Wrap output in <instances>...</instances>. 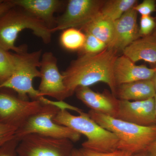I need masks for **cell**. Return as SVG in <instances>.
Listing matches in <instances>:
<instances>
[{
    "instance_id": "cell-15",
    "label": "cell",
    "mask_w": 156,
    "mask_h": 156,
    "mask_svg": "<svg viewBox=\"0 0 156 156\" xmlns=\"http://www.w3.org/2000/svg\"><path fill=\"white\" fill-rule=\"evenodd\" d=\"M12 2L15 6L28 11L51 30L56 24L54 14L61 9L63 3L59 0H12Z\"/></svg>"
},
{
    "instance_id": "cell-18",
    "label": "cell",
    "mask_w": 156,
    "mask_h": 156,
    "mask_svg": "<svg viewBox=\"0 0 156 156\" xmlns=\"http://www.w3.org/2000/svg\"><path fill=\"white\" fill-rule=\"evenodd\" d=\"M85 33L91 34L104 42L108 47L111 44L115 34V21L104 16L101 11L82 27Z\"/></svg>"
},
{
    "instance_id": "cell-19",
    "label": "cell",
    "mask_w": 156,
    "mask_h": 156,
    "mask_svg": "<svg viewBox=\"0 0 156 156\" xmlns=\"http://www.w3.org/2000/svg\"><path fill=\"white\" fill-rule=\"evenodd\" d=\"M136 0H110L104 2L101 13L115 21L136 5Z\"/></svg>"
},
{
    "instance_id": "cell-23",
    "label": "cell",
    "mask_w": 156,
    "mask_h": 156,
    "mask_svg": "<svg viewBox=\"0 0 156 156\" xmlns=\"http://www.w3.org/2000/svg\"><path fill=\"white\" fill-rule=\"evenodd\" d=\"M155 20L151 15L141 16L140 23L139 37H146L150 35L155 28Z\"/></svg>"
},
{
    "instance_id": "cell-31",
    "label": "cell",
    "mask_w": 156,
    "mask_h": 156,
    "mask_svg": "<svg viewBox=\"0 0 156 156\" xmlns=\"http://www.w3.org/2000/svg\"><path fill=\"white\" fill-rule=\"evenodd\" d=\"M72 156H82L81 155L79 149H74L73 151L72 154Z\"/></svg>"
},
{
    "instance_id": "cell-32",
    "label": "cell",
    "mask_w": 156,
    "mask_h": 156,
    "mask_svg": "<svg viewBox=\"0 0 156 156\" xmlns=\"http://www.w3.org/2000/svg\"><path fill=\"white\" fill-rule=\"evenodd\" d=\"M151 80L152 81L153 83L154 84V88L156 94V71L153 77L152 78Z\"/></svg>"
},
{
    "instance_id": "cell-28",
    "label": "cell",
    "mask_w": 156,
    "mask_h": 156,
    "mask_svg": "<svg viewBox=\"0 0 156 156\" xmlns=\"http://www.w3.org/2000/svg\"><path fill=\"white\" fill-rule=\"evenodd\" d=\"M12 0H5L0 4V16L9 9L14 7Z\"/></svg>"
},
{
    "instance_id": "cell-25",
    "label": "cell",
    "mask_w": 156,
    "mask_h": 156,
    "mask_svg": "<svg viewBox=\"0 0 156 156\" xmlns=\"http://www.w3.org/2000/svg\"><path fill=\"white\" fill-rule=\"evenodd\" d=\"M79 150L82 156H131L132 155L128 152L118 149L109 152H98L83 147Z\"/></svg>"
},
{
    "instance_id": "cell-13",
    "label": "cell",
    "mask_w": 156,
    "mask_h": 156,
    "mask_svg": "<svg viewBox=\"0 0 156 156\" xmlns=\"http://www.w3.org/2000/svg\"><path fill=\"white\" fill-rule=\"evenodd\" d=\"M137 13L132 8L115 21V34L109 49L123 51L128 45L138 39L139 29L137 23Z\"/></svg>"
},
{
    "instance_id": "cell-29",
    "label": "cell",
    "mask_w": 156,
    "mask_h": 156,
    "mask_svg": "<svg viewBox=\"0 0 156 156\" xmlns=\"http://www.w3.org/2000/svg\"><path fill=\"white\" fill-rule=\"evenodd\" d=\"M147 151L150 156H156V140L151 144Z\"/></svg>"
},
{
    "instance_id": "cell-16",
    "label": "cell",
    "mask_w": 156,
    "mask_h": 156,
    "mask_svg": "<svg viewBox=\"0 0 156 156\" xmlns=\"http://www.w3.org/2000/svg\"><path fill=\"white\" fill-rule=\"evenodd\" d=\"M123 55L133 62L143 60L156 64V35H150L138 38L123 50Z\"/></svg>"
},
{
    "instance_id": "cell-5",
    "label": "cell",
    "mask_w": 156,
    "mask_h": 156,
    "mask_svg": "<svg viewBox=\"0 0 156 156\" xmlns=\"http://www.w3.org/2000/svg\"><path fill=\"white\" fill-rule=\"evenodd\" d=\"M41 50L28 53L26 50L14 53L15 65L14 72L10 78L0 84V89H9L14 90L22 99L39 101L42 103L44 97L41 96L38 90L35 89L33 81L35 78H41L38 68L41 66Z\"/></svg>"
},
{
    "instance_id": "cell-20",
    "label": "cell",
    "mask_w": 156,
    "mask_h": 156,
    "mask_svg": "<svg viewBox=\"0 0 156 156\" xmlns=\"http://www.w3.org/2000/svg\"><path fill=\"white\" fill-rule=\"evenodd\" d=\"M85 40V34L76 28L65 30L60 37L62 46L66 50L71 51L82 50Z\"/></svg>"
},
{
    "instance_id": "cell-3",
    "label": "cell",
    "mask_w": 156,
    "mask_h": 156,
    "mask_svg": "<svg viewBox=\"0 0 156 156\" xmlns=\"http://www.w3.org/2000/svg\"><path fill=\"white\" fill-rule=\"evenodd\" d=\"M88 114L99 126L116 135L119 140L118 150L134 154L147 150L156 140V125L138 126L91 110Z\"/></svg>"
},
{
    "instance_id": "cell-4",
    "label": "cell",
    "mask_w": 156,
    "mask_h": 156,
    "mask_svg": "<svg viewBox=\"0 0 156 156\" xmlns=\"http://www.w3.org/2000/svg\"><path fill=\"white\" fill-rule=\"evenodd\" d=\"M53 121L86 136L87 140L82 144V147L98 152L118 149L119 140L116 135L99 126L88 113L82 112L74 115L67 110H60Z\"/></svg>"
},
{
    "instance_id": "cell-6",
    "label": "cell",
    "mask_w": 156,
    "mask_h": 156,
    "mask_svg": "<svg viewBox=\"0 0 156 156\" xmlns=\"http://www.w3.org/2000/svg\"><path fill=\"white\" fill-rule=\"evenodd\" d=\"M60 110L53 105H44L40 111L30 117L17 130L15 136L20 140L28 134H37L53 138L68 139L73 142L79 141L80 134L53 121Z\"/></svg>"
},
{
    "instance_id": "cell-7",
    "label": "cell",
    "mask_w": 156,
    "mask_h": 156,
    "mask_svg": "<svg viewBox=\"0 0 156 156\" xmlns=\"http://www.w3.org/2000/svg\"><path fill=\"white\" fill-rule=\"evenodd\" d=\"M72 141L32 134L20 140L17 156H72Z\"/></svg>"
},
{
    "instance_id": "cell-17",
    "label": "cell",
    "mask_w": 156,
    "mask_h": 156,
    "mask_svg": "<svg viewBox=\"0 0 156 156\" xmlns=\"http://www.w3.org/2000/svg\"><path fill=\"white\" fill-rule=\"evenodd\" d=\"M156 94L150 80L120 85L117 87L115 97L119 100L140 101L153 98Z\"/></svg>"
},
{
    "instance_id": "cell-22",
    "label": "cell",
    "mask_w": 156,
    "mask_h": 156,
    "mask_svg": "<svg viewBox=\"0 0 156 156\" xmlns=\"http://www.w3.org/2000/svg\"><path fill=\"white\" fill-rule=\"evenodd\" d=\"M86 40L82 50L84 54H94L102 52L108 48L107 45L91 34L85 33Z\"/></svg>"
},
{
    "instance_id": "cell-10",
    "label": "cell",
    "mask_w": 156,
    "mask_h": 156,
    "mask_svg": "<svg viewBox=\"0 0 156 156\" xmlns=\"http://www.w3.org/2000/svg\"><path fill=\"white\" fill-rule=\"evenodd\" d=\"M41 81L38 90L40 95L63 101L69 97L64 83V77L58 70L57 60L52 52L42 54L40 67Z\"/></svg>"
},
{
    "instance_id": "cell-11",
    "label": "cell",
    "mask_w": 156,
    "mask_h": 156,
    "mask_svg": "<svg viewBox=\"0 0 156 156\" xmlns=\"http://www.w3.org/2000/svg\"><path fill=\"white\" fill-rule=\"evenodd\" d=\"M138 126L156 125L154 98L140 101H129L119 99L116 118Z\"/></svg>"
},
{
    "instance_id": "cell-34",
    "label": "cell",
    "mask_w": 156,
    "mask_h": 156,
    "mask_svg": "<svg viewBox=\"0 0 156 156\" xmlns=\"http://www.w3.org/2000/svg\"><path fill=\"white\" fill-rule=\"evenodd\" d=\"M4 0H0V4H2V3L4 2Z\"/></svg>"
},
{
    "instance_id": "cell-33",
    "label": "cell",
    "mask_w": 156,
    "mask_h": 156,
    "mask_svg": "<svg viewBox=\"0 0 156 156\" xmlns=\"http://www.w3.org/2000/svg\"><path fill=\"white\" fill-rule=\"evenodd\" d=\"M154 102H155V114L156 116V94L155 96L154 97Z\"/></svg>"
},
{
    "instance_id": "cell-8",
    "label": "cell",
    "mask_w": 156,
    "mask_h": 156,
    "mask_svg": "<svg viewBox=\"0 0 156 156\" xmlns=\"http://www.w3.org/2000/svg\"><path fill=\"white\" fill-rule=\"evenodd\" d=\"M44 105L39 101L25 100L9 92L0 91V122L18 130Z\"/></svg>"
},
{
    "instance_id": "cell-24",
    "label": "cell",
    "mask_w": 156,
    "mask_h": 156,
    "mask_svg": "<svg viewBox=\"0 0 156 156\" xmlns=\"http://www.w3.org/2000/svg\"><path fill=\"white\" fill-rule=\"evenodd\" d=\"M17 129L0 122V148L15 137Z\"/></svg>"
},
{
    "instance_id": "cell-12",
    "label": "cell",
    "mask_w": 156,
    "mask_h": 156,
    "mask_svg": "<svg viewBox=\"0 0 156 156\" xmlns=\"http://www.w3.org/2000/svg\"><path fill=\"white\" fill-rule=\"evenodd\" d=\"M156 71V67L149 68L145 65H136L124 55L117 56L113 68L117 87L122 84L151 80Z\"/></svg>"
},
{
    "instance_id": "cell-2",
    "label": "cell",
    "mask_w": 156,
    "mask_h": 156,
    "mask_svg": "<svg viewBox=\"0 0 156 156\" xmlns=\"http://www.w3.org/2000/svg\"><path fill=\"white\" fill-rule=\"evenodd\" d=\"M25 29L32 31L45 44L51 41L53 33L44 23L24 9L14 6L0 16V48L15 53L26 50L24 46L15 45L20 33Z\"/></svg>"
},
{
    "instance_id": "cell-26",
    "label": "cell",
    "mask_w": 156,
    "mask_h": 156,
    "mask_svg": "<svg viewBox=\"0 0 156 156\" xmlns=\"http://www.w3.org/2000/svg\"><path fill=\"white\" fill-rule=\"evenodd\" d=\"M134 9L141 16H148L156 11V3L154 0H144L139 5H136Z\"/></svg>"
},
{
    "instance_id": "cell-14",
    "label": "cell",
    "mask_w": 156,
    "mask_h": 156,
    "mask_svg": "<svg viewBox=\"0 0 156 156\" xmlns=\"http://www.w3.org/2000/svg\"><path fill=\"white\" fill-rule=\"evenodd\" d=\"M79 100L91 110L113 118H116L119 106V99L114 96L95 92L89 87H80L76 89Z\"/></svg>"
},
{
    "instance_id": "cell-9",
    "label": "cell",
    "mask_w": 156,
    "mask_h": 156,
    "mask_svg": "<svg viewBox=\"0 0 156 156\" xmlns=\"http://www.w3.org/2000/svg\"><path fill=\"white\" fill-rule=\"evenodd\" d=\"M104 3L98 0H70L64 13L56 19L52 33L70 28H82L100 12Z\"/></svg>"
},
{
    "instance_id": "cell-21",
    "label": "cell",
    "mask_w": 156,
    "mask_h": 156,
    "mask_svg": "<svg viewBox=\"0 0 156 156\" xmlns=\"http://www.w3.org/2000/svg\"><path fill=\"white\" fill-rule=\"evenodd\" d=\"M15 65L14 53L0 48V84L11 76L14 72Z\"/></svg>"
},
{
    "instance_id": "cell-30",
    "label": "cell",
    "mask_w": 156,
    "mask_h": 156,
    "mask_svg": "<svg viewBox=\"0 0 156 156\" xmlns=\"http://www.w3.org/2000/svg\"><path fill=\"white\" fill-rule=\"evenodd\" d=\"M131 156H150L149 154L147 152V151H144L140 152L138 153L132 154Z\"/></svg>"
},
{
    "instance_id": "cell-27",
    "label": "cell",
    "mask_w": 156,
    "mask_h": 156,
    "mask_svg": "<svg viewBox=\"0 0 156 156\" xmlns=\"http://www.w3.org/2000/svg\"><path fill=\"white\" fill-rule=\"evenodd\" d=\"M20 140L15 136L0 148V156H17L16 149Z\"/></svg>"
},
{
    "instance_id": "cell-35",
    "label": "cell",
    "mask_w": 156,
    "mask_h": 156,
    "mask_svg": "<svg viewBox=\"0 0 156 156\" xmlns=\"http://www.w3.org/2000/svg\"><path fill=\"white\" fill-rule=\"evenodd\" d=\"M154 34L156 35V30L155 32L154 33Z\"/></svg>"
},
{
    "instance_id": "cell-1",
    "label": "cell",
    "mask_w": 156,
    "mask_h": 156,
    "mask_svg": "<svg viewBox=\"0 0 156 156\" xmlns=\"http://www.w3.org/2000/svg\"><path fill=\"white\" fill-rule=\"evenodd\" d=\"M118 52L107 48L97 54H82L62 73L69 97L80 87H89L99 82L108 85L113 96L117 86L113 68Z\"/></svg>"
}]
</instances>
